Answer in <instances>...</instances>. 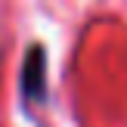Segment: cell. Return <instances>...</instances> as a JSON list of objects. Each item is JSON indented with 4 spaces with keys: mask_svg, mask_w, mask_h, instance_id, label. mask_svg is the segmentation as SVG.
I'll return each mask as SVG.
<instances>
[{
    "mask_svg": "<svg viewBox=\"0 0 127 127\" xmlns=\"http://www.w3.org/2000/svg\"><path fill=\"white\" fill-rule=\"evenodd\" d=\"M22 96L31 102H40L47 96V50L31 47L22 65Z\"/></svg>",
    "mask_w": 127,
    "mask_h": 127,
    "instance_id": "cell-1",
    "label": "cell"
}]
</instances>
